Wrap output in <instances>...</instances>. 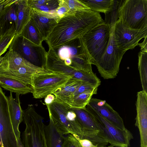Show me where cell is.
Segmentation results:
<instances>
[{
  "instance_id": "obj_8",
  "label": "cell",
  "mask_w": 147,
  "mask_h": 147,
  "mask_svg": "<svg viewBox=\"0 0 147 147\" xmlns=\"http://www.w3.org/2000/svg\"><path fill=\"white\" fill-rule=\"evenodd\" d=\"M110 30L109 26L104 22L98 24L82 36L92 64L94 65L105 52L109 42Z\"/></svg>"
},
{
  "instance_id": "obj_34",
  "label": "cell",
  "mask_w": 147,
  "mask_h": 147,
  "mask_svg": "<svg viewBox=\"0 0 147 147\" xmlns=\"http://www.w3.org/2000/svg\"><path fill=\"white\" fill-rule=\"evenodd\" d=\"M69 13V9L64 0H59V6L55 12V16L58 20L57 22L61 18Z\"/></svg>"
},
{
  "instance_id": "obj_21",
  "label": "cell",
  "mask_w": 147,
  "mask_h": 147,
  "mask_svg": "<svg viewBox=\"0 0 147 147\" xmlns=\"http://www.w3.org/2000/svg\"><path fill=\"white\" fill-rule=\"evenodd\" d=\"M31 9L42 12L50 17L55 18V12L59 6V0H28Z\"/></svg>"
},
{
  "instance_id": "obj_15",
  "label": "cell",
  "mask_w": 147,
  "mask_h": 147,
  "mask_svg": "<svg viewBox=\"0 0 147 147\" xmlns=\"http://www.w3.org/2000/svg\"><path fill=\"white\" fill-rule=\"evenodd\" d=\"M86 106L97 111L117 127L121 129L126 128L123 120L119 113L105 100L92 98Z\"/></svg>"
},
{
  "instance_id": "obj_22",
  "label": "cell",
  "mask_w": 147,
  "mask_h": 147,
  "mask_svg": "<svg viewBox=\"0 0 147 147\" xmlns=\"http://www.w3.org/2000/svg\"><path fill=\"white\" fill-rule=\"evenodd\" d=\"M49 124L45 125V134L48 147H62L65 137L58 129L51 117Z\"/></svg>"
},
{
  "instance_id": "obj_39",
  "label": "cell",
  "mask_w": 147,
  "mask_h": 147,
  "mask_svg": "<svg viewBox=\"0 0 147 147\" xmlns=\"http://www.w3.org/2000/svg\"><path fill=\"white\" fill-rule=\"evenodd\" d=\"M19 147H24L22 144L21 139H17Z\"/></svg>"
},
{
  "instance_id": "obj_3",
  "label": "cell",
  "mask_w": 147,
  "mask_h": 147,
  "mask_svg": "<svg viewBox=\"0 0 147 147\" xmlns=\"http://www.w3.org/2000/svg\"><path fill=\"white\" fill-rule=\"evenodd\" d=\"M54 50L66 65L76 69L93 72L90 57L82 37L72 40Z\"/></svg>"
},
{
  "instance_id": "obj_10",
  "label": "cell",
  "mask_w": 147,
  "mask_h": 147,
  "mask_svg": "<svg viewBox=\"0 0 147 147\" xmlns=\"http://www.w3.org/2000/svg\"><path fill=\"white\" fill-rule=\"evenodd\" d=\"M9 49L16 52L33 65L45 69L47 52L42 45H37L20 35H15Z\"/></svg>"
},
{
  "instance_id": "obj_30",
  "label": "cell",
  "mask_w": 147,
  "mask_h": 147,
  "mask_svg": "<svg viewBox=\"0 0 147 147\" xmlns=\"http://www.w3.org/2000/svg\"><path fill=\"white\" fill-rule=\"evenodd\" d=\"M94 94L86 92L80 94L74 97L71 108H82L86 107Z\"/></svg>"
},
{
  "instance_id": "obj_37",
  "label": "cell",
  "mask_w": 147,
  "mask_h": 147,
  "mask_svg": "<svg viewBox=\"0 0 147 147\" xmlns=\"http://www.w3.org/2000/svg\"><path fill=\"white\" fill-rule=\"evenodd\" d=\"M45 97V102L46 105L52 103L55 99V96L52 94H49Z\"/></svg>"
},
{
  "instance_id": "obj_28",
  "label": "cell",
  "mask_w": 147,
  "mask_h": 147,
  "mask_svg": "<svg viewBox=\"0 0 147 147\" xmlns=\"http://www.w3.org/2000/svg\"><path fill=\"white\" fill-rule=\"evenodd\" d=\"M124 0H113L110 10L105 14L104 23L109 25L110 29L114 25L118 19L120 8Z\"/></svg>"
},
{
  "instance_id": "obj_36",
  "label": "cell",
  "mask_w": 147,
  "mask_h": 147,
  "mask_svg": "<svg viewBox=\"0 0 147 147\" xmlns=\"http://www.w3.org/2000/svg\"><path fill=\"white\" fill-rule=\"evenodd\" d=\"M12 1L13 0H0V14L3 9Z\"/></svg>"
},
{
  "instance_id": "obj_41",
  "label": "cell",
  "mask_w": 147,
  "mask_h": 147,
  "mask_svg": "<svg viewBox=\"0 0 147 147\" xmlns=\"http://www.w3.org/2000/svg\"><path fill=\"white\" fill-rule=\"evenodd\" d=\"M113 147V146H111V145H110L109 146H108V147Z\"/></svg>"
},
{
  "instance_id": "obj_27",
  "label": "cell",
  "mask_w": 147,
  "mask_h": 147,
  "mask_svg": "<svg viewBox=\"0 0 147 147\" xmlns=\"http://www.w3.org/2000/svg\"><path fill=\"white\" fill-rule=\"evenodd\" d=\"M138 57V69L142 90L147 93V52L141 51Z\"/></svg>"
},
{
  "instance_id": "obj_4",
  "label": "cell",
  "mask_w": 147,
  "mask_h": 147,
  "mask_svg": "<svg viewBox=\"0 0 147 147\" xmlns=\"http://www.w3.org/2000/svg\"><path fill=\"white\" fill-rule=\"evenodd\" d=\"M43 118L36 111L32 105L23 110V121L25 128L22 134L24 147H48L45 134Z\"/></svg>"
},
{
  "instance_id": "obj_5",
  "label": "cell",
  "mask_w": 147,
  "mask_h": 147,
  "mask_svg": "<svg viewBox=\"0 0 147 147\" xmlns=\"http://www.w3.org/2000/svg\"><path fill=\"white\" fill-rule=\"evenodd\" d=\"M46 105L49 116L63 135L75 134L82 139L83 133L81 127L75 122L71 107L69 105L55 98L52 103Z\"/></svg>"
},
{
  "instance_id": "obj_7",
  "label": "cell",
  "mask_w": 147,
  "mask_h": 147,
  "mask_svg": "<svg viewBox=\"0 0 147 147\" xmlns=\"http://www.w3.org/2000/svg\"><path fill=\"white\" fill-rule=\"evenodd\" d=\"M118 19L131 29H147V0H124Z\"/></svg>"
},
{
  "instance_id": "obj_35",
  "label": "cell",
  "mask_w": 147,
  "mask_h": 147,
  "mask_svg": "<svg viewBox=\"0 0 147 147\" xmlns=\"http://www.w3.org/2000/svg\"><path fill=\"white\" fill-rule=\"evenodd\" d=\"M79 140L82 147H99L95 145L91 141L86 139H80Z\"/></svg>"
},
{
  "instance_id": "obj_25",
  "label": "cell",
  "mask_w": 147,
  "mask_h": 147,
  "mask_svg": "<svg viewBox=\"0 0 147 147\" xmlns=\"http://www.w3.org/2000/svg\"><path fill=\"white\" fill-rule=\"evenodd\" d=\"M20 35L38 45H42L44 41L31 19Z\"/></svg>"
},
{
  "instance_id": "obj_13",
  "label": "cell",
  "mask_w": 147,
  "mask_h": 147,
  "mask_svg": "<svg viewBox=\"0 0 147 147\" xmlns=\"http://www.w3.org/2000/svg\"><path fill=\"white\" fill-rule=\"evenodd\" d=\"M114 33L118 47L126 51L134 49L138 45L140 40L147 36V29H131L118 19L115 25Z\"/></svg>"
},
{
  "instance_id": "obj_11",
  "label": "cell",
  "mask_w": 147,
  "mask_h": 147,
  "mask_svg": "<svg viewBox=\"0 0 147 147\" xmlns=\"http://www.w3.org/2000/svg\"><path fill=\"white\" fill-rule=\"evenodd\" d=\"M71 77L63 74L52 72L35 75L33 79L32 93L34 98H41L52 93L65 84Z\"/></svg>"
},
{
  "instance_id": "obj_31",
  "label": "cell",
  "mask_w": 147,
  "mask_h": 147,
  "mask_svg": "<svg viewBox=\"0 0 147 147\" xmlns=\"http://www.w3.org/2000/svg\"><path fill=\"white\" fill-rule=\"evenodd\" d=\"M69 10V13L74 11L90 9L80 0H64Z\"/></svg>"
},
{
  "instance_id": "obj_24",
  "label": "cell",
  "mask_w": 147,
  "mask_h": 147,
  "mask_svg": "<svg viewBox=\"0 0 147 147\" xmlns=\"http://www.w3.org/2000/svg\"><path fill=\"white\" fill-rule=\"evenodd\" d=\"M31 9L28 5V0H18L17 20L15 35H20L31 18Z\"/></svg>"
},
{
  "instance_id": "obj_19",
  "label": "cell",
  "mask_w": 147,
  "mask_h": 147,
  "mask_svg": "<svg viewBox=\"0 0 147 147\" xmlns=\"http://www.w3.org/2000/svg\"><path fill=\"white\" fill-rule=\"evenodd\" d=\"M14 98L12 93L7 96L9 109L12 124L17 139H21L19 125L23 121V110L20 105L19 95L16 94Z\"/></svg>"
},
{
  "instance_id": "obj_2",
  "label": "cell",
  "mask_w": 147,
  "mask_h": 147,
  "mask_svg": "<svg viewBox=\"0 0 147 147\" xmlns=\"http://www.w3.org/2000/svg\"><path fill=\"white\" fill-rule=\"evenodd\" d=\"M52 72L33 65L11 50L0 57V76L18 80L31 88L35 75Z\"/></svg>"
},
{
  "instance_id": "obj_38",
  "label": "cell",
  "mask_w": 147,
  "mask_h": 147,
  "mask_svg": "<svg viewBox=\"0 0 147 147\" xmlns=\"http://www.w3.org/2000/svg\"><path fill=\"white\" fill-rule=\"evenodd\" d=\"M147 36L144 38L143 41L139 43L138 45L141 48V51L147 52Z\"/></svg>"
},
{
  "instance_id": "obj_14",
  "label": "cell",
  "mask_w": 147,
  "mask_h": 147,
  "mask_svg": "<svg viewBox=\"0 0 147 147\" xmlns=\"http://www.w3.org/2000/svg\"><path fill=\"white\" fill-rule=\"evenodd\" d=\"M137 111L135 125L139 130L140 147H147V93L138 92L136 104Z\"/></svg>"
},
{
  "instance_id": "obj_33",
  "label": "cell",
  "mask_w": 147,
  "mask_h": 147,
  "mask_svg": "<svg viewBox=\"0 0 147 147\" xmlns=\"http://www.w3.org/2000/svg\"><path fill=\"white\" fill-rule=\"evenodd\" d=\"M79 138L76 135L69 134L65 137L62 147H82L79 140Z\"/></svg>"
},
{
  "instance_id": "obj_32",
  "label": "cell",
  "mask_w": 147,
  "mask_h": 147,
  "mask_svg": "<svg viewBox=\"0 0 147 147\" xmlns=\"http://www.w3.org/2000/svg\"><path fill=\"white\" fill-rule=\"evenodd\" d=\"M98 88V87L83 82L74 92V97L80 94L86 92H92L94 94H96Z\"/></svg>"
},
{
  "instance_id": "obj_6",
  "label": "cell",
  "mask_w": 147,
  "mask_h": 147,
  "mask_svg": "<svg viewBox=\"0 0 147 147\" xmlns=\"http://www.w3.org/2000/svg\"><path fill=\"white\" fill-rule=\"evenodd\" d=\"M115 26L111 28L109 42L105 52L94 65L100 76L105 79H113L117 76L121 61L126 52L117 45L114 36Z\"/></svg>"
},
{
  "instance_id": "obj_40",
  "label": "cell",
  "mask_w": 147,
  "mask_h": 147,
  "mask_svg": "<svg viewBox=\"0 0 147 147\" xmlns=\"http://www.w3.org/2000/svg\"><path fill=\"white\" fill-rule=\"evenodd\" d=\"M2 35V33L1 31V28H0V39L1 38V36Z\"/></svg>"
},
{
  "instance_id": "obj_29",
  "label": "cell",
  "mask_w": 147,
  "mask_h": 147,
  "mask_svg": "<svg viewBox=\"0 0 147 147\" xmlns=\"http://www.w3.org/2000/svg\"><path fill=\"white\" fill-rule=\"evenodd\" d=\"M15 30L12 28L4 33L0 39V57L9 49L15 35Z\"/></svg>"
},
{
  "instance_id": "obj_9",
  "label": "cell",
  "mask_w": 147,
  "mask_h": 147,
  "mask_svg": "<svg viewBox=\"0 0 147 147\" xmlns=\"http://www.w3.org/2000/svg\"><path fill=\"white\" fill-rule=\"evenodd\" d=\"M88 110L94 116L99 127L100 136L113 147H129L133 136L126 128L119 129L115 127L92 108L86 106Z\"/></svg>"
},
{
  "instance_id": "obj_18",
  "label": "cell",
  "mask_w": 147,
  "mask_h": 147,
  "mask_svg": "<svg viewBox=\"0 0 147 147\" xmlns=\"http://www.w3.org/2000/svg\"><path fill=\"white\" fill-rule=\"evenodd\" d=\"M83 82L80 80L71 78L65 84L57 89L52 94L55 96L56 99L71 107L74 93Z\"/></svg>"
},
{
  "instance_id": "obj_12",
  "label": "cell",
  "mask_w": 147,
  "mask_h": 147,
  "mask_svg": "<svg viewBox=\"0 0 147 147\" xmlns=\"http://www.w3.org/2000/svg\"><path fill=\"white\" fill-rule=\"evenodd\" d=\"M0 147H19L11 121L7 96L0 86Z\"/></svg>"
},
{
  "instance_id": "obj_17",
  "label": "cell",
  "mask_w": 147,
  "mask_h": 147,
  "mask_svg": "<svg viewBox=\"0 0 147 147\" xmlns=\"http://www.w3.org/2000/svg\"><path fill=\"white\" fill-rule=\"evenodd\" d=\"M30 18L43 40H45L57 22L55 18L48 17L32 9Z\"/></svg>"
},
{
  "instance_id": "obj_16",
  "label": "cell",
  "mask_w": 147,
  "mask_h": 147,
  "mask_svg": "<svg viewBox=\"0 0 147 147\" xmlns=\"http://www.w3.org/2000/svg\"><path fill=\"white\" fill-rule=\"evenodd\" d=\"M45 69L52 72L63 74L74 78L77 69L66 65L54 49L49 48L47 52Z\"/></svg>"
},
{
  "instance_id": "obj_1",
  "label": "cell",
  "mask_w": 147,
  "mask_h": 147,
  "mask_svg": "<svg viewBox=\"0 0 147 147\" xmlns=\"http://www.w3.org/2000/svg\"><path fill=\"white\" fill-rule=\"evenodd\" d=\"M103 22L99 13L90 9L76 11L61 18L45 40L49 48L56 49Z\"/></svg>"
},
{
  "instance_id": "obj_23",
  "label": "cell",
  "mask_w": 147,
  "mask_h": 147,
  "mask_svg": "<svg viewBox=\"0 0 147 147\" xmlns=\"http://www.w3.org/2000/svg\"><path fill=\"white\" fill-rule=\"evenodd\" d=\"M0 86L10 92L19 95L32 92L31 86L18 80L1 76H0Z\"/></svg>"
},
{
  "instance_id": "obj_20",
  "label": "cell",
  "mask_w": 147,
  "mask_h": 147,
  "mask_svg": "<svg viewBox=\"0 0 147 147\" xmlns=\"http://www.w3.org/2000/svg\"><path fill=\"white\" fill-rule=\"evenodd\" d=\"M17 1L13 0L0 14V28L2 34L11 28H16L17 20Z\"/></svg>"
},
{
  "instance_id": "obj_26",
  "label": "cell",
  "mask_w": 147,
  "mask_h": 147,
  "mask_svg": "<svg viewBox=\"0 0 147 147\" xmlns=\"http://www.w3.org/2000/svg\"><path fill=\"white\" fill-rule=\"evenodd\" d=\"M91 10L105 14L111 9L113 0H80Z\"/></svg>"
}]
</instances>
